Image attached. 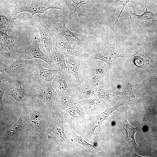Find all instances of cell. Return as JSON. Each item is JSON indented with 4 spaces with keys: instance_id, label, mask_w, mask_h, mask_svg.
<instances>
[{
    "instance_id": "obj_1",
    "label": "cell",
    "mask_w": 157,
    "mask_h": 157,
    "mask_svg": "<svg viewBox=\"0 0 157 157\" xmlns=\"http://www.w3.org/2000/svg\"><path fill=\"white\" fill-rule=\"evenodd\" d=\"M48 112L47 129L53 143L60 151H64L72 156H80L85 147L67 138L63 126L64 112L53 106L48 108Z\"/></svg>"
},
{
    "instance_id": "obj_2",
    "label": "cell",
    "mask_w": 157,
    "mask_h": 157,
    "mask_svg": "<svg viewBox=\"0 0 157 157\" xmlns=\"http://www.w3.org/2000/svg\"><path fill=\"white\" fill-rule=\"evenodd\" d=\"M26 128L44 140L47 132L48 108L36 97L33 96L23 106Z\"/></svg>"
},
{
    "instance_id": "obj_3",
    "label": "cell",
    "mask_w": 157,
    "mask_h": 157,
    "mask_svg": "<svg viewBox=\"0 0 157 157\" xmlns=\"http://www.w3.org/2000/svg\"><path fill=\"white\" fill-rule=\"evenodd\" d=\"M63 0H24L20 3L11 5L0 0V11L8 15L16 17L18 13L27 12L31 17L37 13H44L50 9H57L66 12L68 10Z\"/></svg>"
},
{
    "instance_id": "obj_4",
    "label": "cell",
    "mask_w": 157,
    "mask_h": 157,
    "mask_svg": "<svg viewBox=\"0 0 157 157\" xmlns=\"http://www.w3.org/2000/svg\"><path fill=\"white\" fill-rule=\"evenodd\" d=\"M6 81V87L2 98V105L23 106L33 97L32 85L26 77Z\"/></svg>"
},
{
    "instance_id": "obj_5",
    "label": "cell",
    "mask_w": 157,
    "mask_h": 157,
    "mask_svg": "<svg viewBox=\"0 0 157 157\" xmlns=\"http://www.w3.org/2000/svg\"><path fill=\"white\" fill-rule=\"evenodd\" d=\"M40 16L51 31L63 36L70 45L83 47V40L81 35L71 31L67 27L65 22L66 16L58 19H49L44 16Z\"/></svg>"
},
{
    "instance_id": "obj_6",
    "label": "cell",
    "mask_w": 157,
    "mask_h": 157,
    "mask_svg": "<svg viewBox=\"0 0 157 157\" xmlns=\"http://www.w3.org/2000/svg\"><path fill=\"white\" fill-rule=\"evenodd\" d=\"M35 67V63L32 61L15 59L11 65L0 70V78L8 81L26 77Z\"/></svg>"
},
{
    "instance_id": "obj_7",
    "label": "cell",
    "mask_w": 157,
    "mask_h": 157,
    "mask_svg": "<svg viewBox=\"0 0 157 157\" xmlns=\"http://www.w3.org/2000/svg\"><path fill=\"white\" fill-rule=\"evenodd\" d=\"M120 106H115L113 107L107 108L104 112L98 115L91 116L89 119H86L82 125L83 135L88 141H92L94 143L96 141L95 137L94 131L97 127L99 128V132L101 131V125L102 122L108 119V116L114 111L117 110Z\"/></svg>"
},
{
    "instance_id": "obj_8",
    "label": "cell",
    "mask_w": 157,
    "mask_h": 157,
    "mask_svg": "<svg viewBox=\"0 0 157 157\" xmlns=\"http://www.w3.org/2000/svg\"><path fill=\"white\" fill-rule=\"evenodd\" d=\"M32 85L33 96L38 99L48 108L54 106L57 93L51 83L46 82Z\"/></svg>"
},
{
    "instance_id": "obj_9",
    "label": "cell",
    "mask_w": 157,
    "mask_h": 157,
    "mask_svg": "<svg viewBox=\"0 0 157 157\" xmlns=\"http://www.w3.org/2000/svg\"><path fill=\"white\" fill-rule=\"evenodd\" d=\"M35 66L34 72L26 76L27 81L31 85H38L50 82L60 72L57 69L45 68L38 63H35Z\"/></svg>"
},
{
    "instance_id": "obj_10",
    "label": "cell",
    "mask_w": 157,
    "mask_h": 157,
    "mask_svg": "<svg viewBox=\"0 0 157 157\" xmlns=\"http://www.w3.org/2000/svg\"><path fill=\"white\" fill-rule=\"evenodd\" d=\"M35 58L42 59L50 64L49 58L40 49L39 40L36 37L33 38L31 45L26 49L21 51H16L15 59L29 60Z\"/></svg>"
},
{
    "instance_id": "obj_11",
    "label": "cell",
    "mask_w": 157,
    "mask_h": 157,
    "mask_svg": "<svg viewBox=\"0 0 157 157\" xmlns=\"http://www.w3.org/2000/svg\"><path fill=\"white\" fill-rule=\"evenodd\" d=\"M53 45L65 54L82 58L85 56L82 48L77 45L72 46L63 39L59 34L51 31Z\"/></svg>"
},
{
    "instance_id": "obj_12",
    "label": "cell",
    "mask_w": 157,
    "mask_h": 157,
    "mask_svg": "<svg viewBox=\"0 0 157 157\" xmlns=\"http://www.w3.org/2000/svg\"><path fill=\"white\" fill-rule=\"evenodd\" d=\"M34 17L40 35V39H39V45H41L42 51L48 55L53 45L51 31L40 16Z\"/></svg>"
},
{
    "instance_id": "obj_13",
    "label": "cell",
    "mask_w": 157,
    "mask_h": 157,
    "mask_svg": "<svg viewBox=\"0 0 157 157\" xmlns=\"http://www.w3.org/2000/svg\"><path fill=\"white\" fill-rule=\"evenodd\" d=\"M97 96L89 99H81L78 101L77 106L84 114L90 116L98 114L103 108L101 101Z\"/></svg>"
},
{
    "instance_id": "obj_14",
    "label": "cell",
    "mask_w": 157,
    "mask_h": 157,
    "mask_svg": "<svg viewBox=\"0 0 157 157\" xmlns=\"http://www.w3.org/2000/svg\"><path fill=\"white\" fill-rule=\"evenodd\" d=\"M49 65L61 73L68 76L65 55L58 47L53 45L48 54Z\"/></svg>"
},
{
    "instance_id": "obj_15",
    "label": "cell",
    "mask_w": 157,
    "mask_h": 157,
    "mask_svg": "<svg viewBox=\"0 0 157 157\" xmlns=\"http://www.w3.org/2000/svg\"><path fill=\"white\" fill-rule=\"evenodd\" d=\"M52 85L57 94L72 92L77 85L68 76L60 72L53 80Z\"/></svg>"
},
{
    "instance_id": "obj_16",
    "label": "cell",
    "mask_w": 157,
    "mask_h": 157,
    "mask_svg": "<svg viewBox=\"0 0 157 157\" xmlns=\"http://www.w3.org/2000/svg\"><path fill=\"white\" fill-rule=\"evenodd\" d=\"M65 110L64 121L69 123L74 130L77 128L78 126L82 125L86 120L84 114L81 111L77 105Z\"/></svg>"
},
{
    "instance_id": "obj_17",
    "label": "cell",
    "mask_w": 157,
    "mask_h": 157,
    "mask_svg": "<svg viewBox=\"0 0 157 157\" xmlns=\"http://www.w3.org/2000/svg\"><path fill=\"white\" fill-rule=\"evenodd\" d=\"M65 60L68 76L78 86L81 84L78 72L82 57L65 54Z\"/></svg>"
},
{
    "instance_id": "obj_18",
    "label": "cell",
    "mask_w": 157,
    "mask_h": 157,
    "mask_svg": "<svg viewBox=\"0 0 157 157\" xmlns=\"http://www.w3.org/2000/svg\"><path fill=\"white\" fill-rule=\"evenodd\" d=\"M25 128H26V119L23 115H22L15 123L3 134L2 140L5 142H9L15 140Z\"/></svg>"
},
{
    "instance_id": "obj_19",
    "label": "cell",
    "mask_w": 157,
    "mask_h": 157,
    "mask_svg": "<svg viewBox=\"0 0 157 157\" xmlns=\"http://www.w3.org/2000/svg\"><path fill=\"white\" fill-rule=\"evenodd\" d=\"M72 92L78 101L81 99H90L97 96L95 90L87 81L81 82L80 86H76Z\"/></svg>"
},
{
    "instance_id": "obj_20",
    "label": "cell",
    "mask_w": 157,
    "mask_h": 157,
    "mask_svg": "<svg viewBox=\"0 0 157 157\" xmlns=\"http://www.w3.org/2000/svg\"><path fill=\"white\" fill-rule=\"evenodd\" d=\"M77 102L72 92L57 94L54 106L63 110L75 105Z\"/></svg>"
},
{
    "instance_id": "obj_21",
    "label": "cell",
    "mask_w": 157,
    "mask_h": 157,
    "mask_svg": "<svg viewBox=\"0 0 157 157\" xmlns=\"http://www.w3.org/2000/svg\"><path fill=\"white\" fill-rule=\"evenodd\" d=\"M72 137L74 141L78 142L87 149L88 151L94 156L101 155L102 153L104 152V150L98 144L97 141L95 142L93 144H90L86 142L84 139V138L79 136L75 133L74 129L72 128Z\"/></svg>"
},
{
    "instance_id": "obj_22",
    "label": "cell",
    "mask_w": 157,
    "mask_h": 157,
    "mask_svg": "<svg viewBox=\"0 0 157 157\" xmlns=\"http://www.w3.org/2000/svg\"><path fill=\"white\" fill-rule=\"evenodd\" d=\"M89 70L87 81L96 90L103 83V71L101 68L95 65L91 67Z\"/></svg>"
},
{
    "instance_id": "obj_23",
    "label": "cell",
    "mask_w": 157,
    "mask_h": 157,
    "mask_svg": "<svg viewBox=\"0 0 157 157\" xmlns=\"http://www.w3.org/2000/svg\"><path fill=\"white\" fill-rule=\"evenodd\" d=\"M122 124L123 127L126 132L127 136L125 142L128 149L131 151H132L134 148L140 149L139 146L135 142L134 138L135 132L139 129V125L135 128L128 122L124 123Z\"/></svg>"
},
{
    "instance_id": "obj_24",
    "label": "cell",
    "mask_w": 157,
    "mask_h": 157,
    "mask_svg": "<svg viewBox=\"0 0 157 157\" xmlns=\"http://www.w3.org/2000/svg\"><path fill=\"white\" fill-rule=\"evenodd\" d=\"M68 8L70 22L75 13L83 5L98 2L97 0H63Z\"/></svg>"
},
{
    "instance_id": "obj_25",
    "label": "cell",
    "mask_w": 157,
    "mask_h": 157,
    "mask_svg": "<svg viewBox=\"0 0 157 157\" xmlns=\"http://www.w3.org/2000/svg\"><path fill=\"white\" fill-rule=\"evenodd\" d=\"M0 31H7L13 27L16 17L8 15L1 12Z\"/></svg>"
},
{
    "instance_id": "obj_26",
    "label": "cell",
    "mask_w": 157,
    "mask_h": 157,
    "mask_svg": "<svg viewBox=\"0 0 157 157\" xmlns=\"http://www.w3.org/2000/svg\"><path fill=\"white\" fill-rule=\"evenodd\" d=\"M0 45L1 48L4 51L11 50L12 44L14 42L12 35L9 36L7 31H0Z\"/></svg>"
},
{
    "instance_id": "obj_27",
    "label": "cell",
    "mask_w": 157,
    "mask_h": 157,
    "mask_svg": "<svg viewBox=\"0 0 157 157\" xmlns=\"http://www.w3.org/2000/svg\"><path fill=\"white\" fill-rule=\"evenodd\" d=\"M0 50L1 63L3 62L7 65L10 66L13 63L15 59L16 51H5L1 47Z\"/></svg>"
},
{
    "instance_id": "obj_28",
    "label": "cell",
    "mask_w": 157,
    "mask_h": 157,
    "mask_svg": "<svg viewBox=\"0 0 157 157\" xmlns=\"http://www.w3.org/2000/svg\"><path fill=\"white\" fill-rule=\"evenodd\" d=\"M147 0H145V11L141 15L137 14L135 11V10L132 6L134 10V13L131 12L133 16L137 19L140 20H146L151 19L154 17H157V13H154L151 12L148 10L147 7Z\"/></svg>"
},
{
    "instance_id": "obj_29",
    "label": "cell",
    "mask_w": 157,
    "mask_h": 157,
    "mask_svg": "<svg viewBox=\"0 0 157 157\" xmlns=\"http://www.w3.org/2000/svg\"><path fill=\"white\" fill-rule=\"evenodd\" d=\"M134 64L138 67H146L149 64V61L142 54H136L131 56Z\"/></svg>"
},
{
    "instance_id": "obj_30",
    "label": "cell",
    "mask_w": 157,
    "mask_h": 157,
    "mask_svg": "<svg viewBox=\"0 0 157 157\" xmlns=\"http://www.w3.org/2000/svg\"><path fill=\"white\" fill-rule=\"evenodd\" d=\"M109 1L110 3H116V4H121V5H123V8L122 9V10L120 12V13L117 19V20H116L115 23H114L113 24V26L112 27V30H113L114 28L115 27V25L117 22L118 20L124 9V8L125 6L127 3L129 2H132L134 3H135L133 1V0H115V1H113V0H110Z\"/></svg>"
},
{
    "instance_id": "obj_31",
    "label": "cell",
    "mask_w": 157,
    "mask_h": 157,
    "mask_svg": "<svg viewBox=\"0 0 157 157\" xmlns=\"http://www.w3.org/2000/svg\"><path fill=\"white\" fill-rule=\"evenodd\" d=\"M0 105H2V98L6 87V81L0 78Z\"/></svg>"
},
{
    "instance_id": "obj_32",
    "label": "cell",
    "mask_w": 157,
    "mask_h": 157,
    "mask_svg": "<svg viewBox=\"0 0 157 157\" xmlns=\"http://www.w3.org/2000/svg\"><path fill=\"white\" fill-rule=\"evenodd\" d=\"M7 3L11 5H16L21 3L24 0H3Z\"/></svg>"
},
{
    "instance_id": "obj_33",
    "label": "cell",
    "mask_w": 157,
    "mask_h": 157,
    "mask_svg": "<svg viewBox=\"0 0 157 157\" xmlns=\"http://www.w3.org/2000/svg\"><path fill=\"white\" fill-rule=\"evenodd\" d=\"M97 0L98 1V2H101L102 1V0Z\"/></svg>"
}]
</instances>
